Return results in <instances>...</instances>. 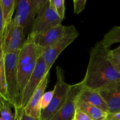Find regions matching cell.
I'll return each mask as SVG.
<instances>
[{"mask_svg": "<svg viewBox=\"0 0 120 120\" xmlns=\"http://www.w3.org/2000/svg\"><path fill=\"white\" fill-rule=\"evenodd\" d=\"M97 91L106 104L109 113L120 112V81L105 86Z\"/></svg>", "mask_w": 120, "mask_h": 120, "instance_id": "4fadbf2b", "label": "cell"}, {"mask_svg": "<svg viewBox=\"0 0 120 120\" xmlns=\"http://www.w3.org/2000/svg\"><path fill=\"white\" fill-rule=\"evenodd\" d=\"M5 29L12 21L13 14L16 10L17 0H0Z\"/></svg>", "mask_w": 120, "mask_h": 120, "instance_id": "2e32d148", "label": "cell"}, {"mask_svg": "<svg viewBox=\"0 0 120 120\" xmlns=\"http://www.w3.org/2000/svg\"><path fill=\"white\" fill-rule=\"evenodd\" d=\"M45 0H17L16 14L14 19L24 30L25 35L31 33L36 15Z\"/></svg>", "mask_w": 120, "mask_h": 120, "instance_id": "5b68a950", "label": "cell"}, {"mask_svg": "<svg viewBox=\"0 0 120 120\" xmlns=\"http://www.w3.org/2000/svg\"><path fill=\"white\" fill-rule=\"evenodd\" d=\"M53 90L52 91H47V92L45 93L42 96V98H41V109L42 111L45 110L48 106H49V104L51 102L52 99L53 98Z\"/></svg>", "mask_w": 120, "mask_h": 120, "instance_id": "603a6c76", "label": "cell"}, {"mask_svg": "<svg viewBox=\"0 0 120 120\" xmlns=\"http://www.w3.org/2000/svg\"><path fill=\"white\" fill-rule=\"evenodd\" d=\"M76 109L82 110L88 115L92 120H104L107 114L98 108L79 101L76 100Z\"/></svg>", "mask_w": 120, "mask_h": 120, "instance_id": "9a60e30c", "label": "cell"}, {"mask_svg": "<svg viewBox=\"0 0 120 120\" xmlns=\"http://www.w3.org/2000/svg\"><path fill=\"white\" fill-rule=\"evenodd\" d=\"M62 21L51 7L49 0H45L36 15L30 34L37 35L44 32L61 24Z\"/></svg>", "mask_w": 120, "mask_h": 120, "instance_id": "8992f818", "label": "cell"}, {"mask_svg": "<svg viewBox=\"0 0 120 120\" xmlns=\"http://www.w3.org/2000/svg\"><path fill=\"white\" fill-rule=\"evenodd\" d=\"M100 43L106 48H110L112 45L120 42V26L112 27L104 35Z\"/></svg>", "mask_w": 120, "mask_h": 120, "instance_id": "e0dca14e", "label": "cell"}, {"mask_svg": "<svg viewBox=\"0 0 120 120\" xmlns=\"http://www.w3.org/2000/svg\"><path fill=\"white\" fill-rule=\"evenodd\" d=\"M71 26L57 25L46 31L37 35H32L35 44L41 49L52 45L60 39L71 28Z\"/></svg>", "mask_w": 120, "mask_h": 120, "instance_id": "8fae6325", "label": "cell"}, {"mask_svg": "<svg viewBox=\"0 0 120 120\" xmlns=\"http://www.w3.org/2000/svg\"><path fill=\"white\" fill-rule=\"evenodd\" d=\"M42 52V49L38 46L34 42L32 35H28L25 42L19 51L18 56V81L19 91L18 103L25 87L35 69L38 59Z\"/></svg>", "mask_w": 120, "mask_h": 120, "instance_id": "7a4b0ae2", "label": "cell"}, {"mask_svg": "<svg viewBox=\"0 0 120 120\" xmlns=\"http://www.w3.org/2000/svg\"><path fill=\"white\" fill-rule=\"evenodd\" d=\"M14 120H41L40 118H35L27 116L24 110L21 107H14Z\"/></svg>", "mask_w": 120, "mask_h": 120, "instance_id": "7402d4cb", "label": "cell"}, {"mask_svg": "<svg viewBox=\"0 0 120 120\" xmlns=\"http://www.w3.org/2000/svg\"><path fill=\"white\" fill-rule=\"evenodd\" d=\"M84 86L83 82L70 85L66 98L60 110L50 120H71L76 110L77 96Z\"/></svg>", "mask_w": 120, "mask_h": 120, "instance_id": "30bf717a", "label": "cell"}, {"mask_svg": "<svg viewBox=\"0 0 120 120\" xmlns=\"http://www.w3.org/2000/svg\"><path fill=\"white\" fill-rule=\"evenodd\" d=\"M108 59L116 71L120 75V45L114 50H110L108 53Z\"/></svg>", "mask_w": 120, "mask_h": 120, "instance_id": "d6986e66", "label": "cell"}, {"mask_svg": "<svg viewBox=\"0 0 120 120\" xmlns=\"http://www.w3.org/2000/svg\"><path fill=\"white\" fill-rule=\"evenodd\" d=\"M106 120H120V112H115V113H108Z\"/></svg>", "mask_w": 120, "mask_h": 120, "instance_id": "4316f807", "label": "cell"}, {"mask_svg": "<svg viewBox=\"0 0 120 120\" xmlns=\"http://www.w3.org/2000/svg\"><path fill=\"white\" fill-rule=\"evenodd\" d=\"M77 100L96 107L102 111L109 113L107 106L97 90H91L83 86L77 96Z\"/></svg>", "mask_w": 120, "mask_h": 120, "instance_id": "5bb4252c", "label": "cell"}, {"mask_svg": "<svg viewBox=\"0 0 120 120\" xmlns=\"http://www.w3.org/2000/svg\"><path fill=\"white\" fill-rule=\"evenodd\" d=\"M26 41L23 28L13 19L5 29L2 41L4 53L19 52Z\"/></svg>", "mask_w": 120, "mask_h": 120, "instance_id": "ba28073f", "label": "cell"}, {"mask_svg": "<svg viewBox=\"0 0 120 120\" xmlns=\"http://www.w3.org/2000/svg\"><path fill=\"white\" fill-rule=\"evenodd\" d=\"M79 35V34L75 26L71 25L70 30L60 39L52 45L42 49V55L46 65L47 72H49L52 66L60 54L69 45L71 44Z\"/></svg>", "mask_w": 120, "mask_h": 120, "instance_id": "52a82bcc", "label": "cell"}, {"mask_svg": "<svg viewBox=\"0 0 120 120\" xmlns=\"http://www.w3.org/2000/svg\"><path fill=\"white\" fill-rule=\"evenodd\" d=\"M5 32V25L2 16V9H1V2H0V43H2L3 41L4 34Z\"/></svg>", "mask_w": 120, "mask_h": 120, "instance_id": "484cf974", "label": "cell"}, {"mask_svg": "<svg viewBox=\"0 0 120 120\" xmlns=\"http://www.w3.org/2000/svg\"><path fill=\"white\" fill-rule=\"evenodd\" d=\"M0 105H1V104H0Z\"/></svg>", "mask_w": 120, "mask_h": 120, "instance_id": "4dcf8cb0", "label": "cell"}, {"mask_svg": "<svg viewBox=\"0 0 120 120\" xmlns=\"http://www.w3.org/2000/svg\"><path fill=\"white\" fill-rule=\"evenodd\" d=\"M50 73H48L30 97L29 102L25 107L23 109L25 112L27 116L35 118H40L42 110L41 109V101L42 96L45 93L49 82Z\"/></svg>", "mask_w": 120, "mask_h": 120, "instance_id": "7c38bea8", "label": "cell"}, {"mask_svg": "<svg viewBox=\"0 0 120 120\" xmlns=\"http://www.w3.org/2000/svg\"><path fill=\"white\" fill-rule=\"evenodd\" d=\"M0 120H2V119L1 118V117H0Z\"/></svg>", "mask_w": 120, "mask_h": 120, "instance_id": "83f0119b", "label": "cell"}, {"mask_svg": "<svg viewBox=\"0 0 120 120\" xmlns=\"http://www.w3.org/2000/svg\"><path fill=\"white\" fill-rule=\"evenodd\" d=\"M86 0H74V14L77 15L84 9L86 5Z\"/></svg>", "mask_w": 120, "mask_h": 120, "instance_id": "cb8c5ba5", "label": "cell"}, {"mask_svg": "<svg viewBox=\"0 0 120 120\" xmlns=\"http://www.w3.org/2000/svg\"><path fill=\"white\" fill-rule=\"evenodd\" d=\"M18 53H4V83L8 101L13 107L18 105L19 95L17 70Z\"/></svg>", "mask_w": 120, "mask_h": 120, "instance_id": "3957f363", "label": "cell"}, {"mask_svg": "<svg viewBox=\"0 0 120 120\" xmlns=\"http://www.w3.org/2000/svg\"><path fill=\"white\" fill-rule=\"evenodd\" d=\"M4 52L2 49V42L0 43V104L2 101L8 102L5 88L4 83Z\"/></svg>", "mask_w": 120, "mask_h": 120, "instance_id": "ac0fdd59", "label": "cell"}, {"mask_svg": "<svg viewBox=\"0 0 120 120\" xmlns=\"http://www.w3.org/2000/svg\"><path fill=\"white\" fill-rule=\"evenodd\" d=\"M56 79L53 98L49 106L42 111L41 120L51 119L60 110L66 98L70 84L66 82L64 71L60 66L56 67Z\"/></svg>", "mask_w": 120, "mask_h": 120, "instance_id": "277c9868", "label": "cell"}, {"mask_svg": "<svg viewBox=\"0 0 120 120\" xmlns=\"http://www.w3.org/2000/svg\"><path fill=\"white\" fill-rule=\"evenodd\" d=\"M49 2L55 12L63 20L65 17V1L64 0H49Z\"/></svg>", "mask_w": 120, "mask_h": 120, "instance_id": "ffe728a7", "label": "cell"}, {"mask_svg": "<svg viewBox=\"0 0 120 120\" xmlns=\"http://www.w3.org/2000/svg\"><path fill=\"white\" fill-rule=\"evenodd\" d=\"M106 120V119H105V120Z\"/></svg>", "mask_w": 120, "mask_h": 120, "instance_id": "f546056e", "label": "cell"}, {"mask_svg": "<svg viewBox=\"0 0 120 120\" xmlns=\"http://www.w3.org/2000/svg\"><path fill=\"white\" fill-rule=\"evenodd\" d=\"M110 48L98 42L90 50V59L83 82L84 86L98 90L111 83L120 81V75L108 59Z\"/></svg>", "mask_w": 120, "mask_h": 120, "instance_id": "6da1fadb", "label": "cell"}, {"mask_svg": "<svg viewBox=\"0 0 120 120\" xmlns=\"http://www.w3.org/2000/svg\"><path fill=\"white\" fill-rule=\"evenodd\" d=\"M9 103L2 101L0 105V114L2 120H14V114H12Z\"/></svg>", "mask_w": 120, "mask_h": 120, "instance_id": "44dd1931", "label": "cell"}, {"mask_svg": "<svg viewBox=\"0 0 120 120\" xmlns=\"http://www.w3.org/2000/svg\"><path fill=\"white\" fill-rule=\"evenodd\" d=\"M73 118L75 120H92L87 114L82 110L76 109Z\"/></svg>", "mask_w": 120, "mask_h": 120, "instance_id": "d4e9b609", "label": "cell"}, {"mask_svg": "<svg viewBox=\"0 0 120 120\" xmlns=\"http://www.w3.org/2000/svg\"><path fill=\"white\" fill-rule=\"evenodd\" d=\"M47 73L46 65L41 54L38 59L35 69L20 97L17 107H21L22 109L25 107L35 90Z\"/></svg>", "mask_w": 120, "mask_h": 120, "instance_id": "9c48e42d", "label": "cell"}, {"mask_svg": "<svg viewBox=\"0 0 120 120\" xmlns=\"http://www.w3.org/2000/svg\"><path fill=\"white\" fill-rule=\"evenodd\" d=\"M75 120V119H74V118H73V119L72 120Z\"/></svg>", "mask_w": 120, "mask_h": 120, "instance_id": "f1b7e54d", "label": "cell"}]
</instances>
